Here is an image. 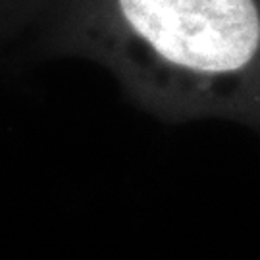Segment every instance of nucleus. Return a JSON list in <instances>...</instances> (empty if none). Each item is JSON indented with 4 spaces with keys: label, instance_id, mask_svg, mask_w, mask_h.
I'll return each instance as SVG.
<instances>
[{
    "label": "nucleus",
    "instance_id": "obj_2",
    "mask_svg": "<svg viewBox=\"0 0 260 260\" xmlns=\"http://www.w3.org/2000/svg\"><path fill=\"white\" fill-rule=\"evenodd\" d=\"M29 19L12 0H0V43L10 39Z\"/></svg>",
    "mask_w": 260,
    "mask_h": 260
},
{
    "label": "nucleus",
    "instance_id": "obj_1",
    "mask_svg": "<svg viewBox=\"0 0 260 260\" xmlns=\"http://www.w3.org/2000/svg\"><path fill=\"white\" fill-rule=\"evenodd\" d=\"M47 50L106 68L164 121L260 133V0H52Z\"/></svg>",
    "mask_w": 260,
    "mask_h": 260
}]
</instances>
